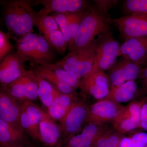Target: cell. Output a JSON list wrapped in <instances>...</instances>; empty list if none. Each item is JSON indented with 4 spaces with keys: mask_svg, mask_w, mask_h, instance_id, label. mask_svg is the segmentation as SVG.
<instances>
[{
    "mask_svg": "<svg viewBox=\"0 0 147 147\" xmlns=\"http://www.w3.org/2000/svg\"><path fill=\"white\" fill-rule=\"evenodd\" d=\"M90 5L74 38L68 48L69 53L86 48L98 38L111 34L110 30L111 18L108 11L116 3L115 1H95Z\"/></svg>",
    "mask_w": 147,
    "mask_h": 147,
    "instance_id": "cell-1",
    "label": "cell"
},
{
    "mask_svg": "<svg viewBox=\"0 0 147 147\" xmlns=\"http://www.w3.org/2000/svg\"><path fill=\"white\" fill-rule=\"evenodd\" d=\"M146 66H147V63H146Z\"/></svg>",
    "mask_w": 147,
    "mask_h": 147,
    "instance_id": "cell-38",
    "label": "cell"
},
{
    "mask_svg": "<svg viewBox=\"0 0 147 147\" xmlns=\"http://www.w3.org/2000/svg\"><path fill=\"white\" fill-rule=\"evenodd\" d=\"M21 104L4 90L0 91V119L13 126L24 130L21 121Z\"/></svg>",
    "mask_w": 147,
    "mask_h": 147,
    "instance_id": "cell-17",
    "label": "cell"
},
{
    "mask_svg": "<svg viewBox=\"0 0 147 147\" xmlns=\"http://www.w3.org/2000/svg\"><path fill=\"white\" fill-rule=\"evenodd\" d=\"M147 145V132L139 131L129 137L124 136L119 147H145Z\"/></svg>",
    "mask_w": 147,
    "mask_h": 147,
    "instance_id": "cell-30",
    "label": "cell"
},
{
    "mask_svg": "<svg viewBox=\"0 0 147 147\" xmlns=\"http://www.w3.org/2000/svg\"><path fill=\"white\" fill-rule=\"evenodd\" d=\"M69 13H58L55 12L51 15L56 20L59 25L60 29L64 37L67 48L71 45L72 42L69 27Z\"/></svg>",
    "mask_w": 147,
    "mask_h": 147,
    "instance_id": "cell-31",
    "label": "cell"
},
{
    "mask_svg": "<svg viewBox=\"0 0 147 147\" xmlns=\"http://www.w3.org/2000/svg\"><path fill=\"white\" fill-rule=\"evenodd\" d=\"M124 107L122 104L108 99L97 101L88 105L86 123L105 124L113 123Z\"/></svg>",
    "mask_w": 147,
    "mask_h": 147,
    "instance_id": "cell-7",
    "label": "cell"
},
{
    "mask_svg": "<svg viewBox=\"0 0 147 147\" xmlns=\"http://www.w3.org/2000/svg\"><path fill=\"white\" fill-rule=\"evenodd\" d=\"M34 5L44 6L37 13L39 15H48L51 12L74 13L83 10L90 5V2L83 0H39L34 1Z\"/></svg>",
    "mask_w": 147,
    "mask_h": 147,
    "instance_id": "cell-15",
    "label": "cell"
},
{
    "mask_svg": "<svg viewBox=\"0 0 147 147\" xmlns=\"http://www.w3.org/2000/svg\"><path fill=\"white\" fill-rule=\"evenodd\" d=\"M43 36L53 50L60 55H64L67 47L64 37L60 30L53 31Z\"/></svg>",
    "mask_w": 147,
    "mask_h": 147,
    "instance_id": "cell-28",
    "label": "cell"
},
{
    "mask_svg": "<svg viewBox=\"0 0 147 147\" xmlns=\"http://www.w3.org/2000/svg\"><path fill=\"white\" fill-rule=\"evenodd\" d=\"M5 24L9 36L19 38L33 32L34 1L31 0H9L1 1Z\"/></svg>",
    "mask_w": 147,
    "mask_h": 147,
    "instance_id": "cell-2",
    "label": "cell"
},
{
    "mask_svg": "<svg viewBox=\"0 0 147 147\" xmlns=\"http://www.w3.org/2000/svg\"><path fill=\"white\" fill-rule=\"evenodd\" d=\"M120 47L119 44L112 36V34L96 40L95 61L91 71L104 72L109 70L119 56Z\"/></svg>",
    "mask_w": 147,
    "mask_h": 147,
    "instance_id": "cell-4",
    "label": "cell"
},
{
    "mask_svg": "<svg viewBox=\"0 0 147 147\" xmlns=\"http://www.w3.org/2000/svg\"><path fill=\"white\" fill-rule=\"evenodd\" d=\"M1 89L21 104L26 101L33 102L38 98V82L36 75L31 70H27L23 76Z\"/></svg>",
    "mask_w": 147,
    "mask_h": 147,
    "instance_id": "cell-5",
    "label": "cell"
},
{
    "mask_svg": "<svg viewBox=\"0 0 147 147\" xmlns=\"http://www.w3.org/2000/svg\"><path fill=\"white\" fill-rule=\"evenodd\" d=\"M139 87L135 81H128L111 89L109 94L104 99L121 104L134 99L139 94Z\"/></svg>",
    "mask_w": 147,
    "mask_h": 147,
    "instance_id": "cell-21",
    "label": "cell"
},
{
    "mask_svg": "<svg viewBox=\"0 0 147 147\" xmlns=\"http://www.w3.org/2000/svg\"><path fill=\"white\" fill-rule=\"evenodd\" d=\"M145 98L131 101L125 106L121 113L112 123L114 129L125 134L140 128L141 110Z\"/></svg>",
    "mask_w": 147,
    "mask_h": 147,
    "instance_id": "cell-12",
    "label": "cell"
},
{
    "mask_svg": "<svg viewBox=\"0 0 147 147\" xmlns=\"http://www.w3.org/2000/svg\"><path fill=\"white\" fill-rule=\"evenodd\" d=\"M145 147H147V145H146V146Z\"/></svg>",
    "mask_w": 147,
    "mask_h": 147,
    "instance_id": "cell-39",
    "label": "cell"
},
{
    "mask_svg": "<svg viewBox=\"0 0 147 147\" xmlns=\"http://www.w3.org/2000/svg\"><path fill=\"white\" fill-rule=\"evenodd\" d=\"M13 48L7 33L0 31V61L6 55L11 53Z\"/></svg>",
    "mask_w": 147,
    "mask_h": 147,
    "instance_id": "cell-34",
    "label": "cell"
},
{
    "mask_svg": "<svg viewBox=\"0 0 147 147\" xmlns=\"http://www.w3.org/2000/svg\"><path fill=\"white\" fill-rule=\"evenodd\" d=\"M125 134L115 129H108L95 142L92 147H119Z\"/></svg>",
    "mask_w": 147,
    "mask_h": 147,
    "instance_id": "cell-27",
    "label": "cell"
},
{
    "mask_svg": "<svg viewBox=\"0 0 147 147\" xmlns=\"http://www.w3.org/2000/svg\"><path fill=\"white\" fill-rule=\"evenodd\" d=\"M108 129L105 124L88 123L77 134L63 140L58 147H92Z\"/></svg>",
    "mask_w": 147,
    "mask_h": 147,
    "instance_id": "cell-14",
    "label": "cell"
},
{
    "mask_svg": "<svg viewBox=\"0 0 147 147\" xmlns=\"http://www.w3.org/2000/svg\"><path fill=\"white\" fill-rule=\"evenodd\" d=\"M26 132L0 119V147H24L30 144Z\"/></svg>",
    "mask_w": 147,
    "mask_h": 147,
    "instance_id": "cell-18",
    "label": "cell"
},
{
    "mask_svg": "<svg viewBox=\"0 0 147 147\" xmlns=\"http://www.w3.org/2000/svg\"><path fill=\"white\" fill-rule=\"evenodd\" d=\"M85 100L78 99L59 124L62 131L61 142L82 130L83 125L86 123L88 107Z\"/></svg>",
    "mask_w": 147,
    "mask_h": 147,
    "instance_id": "cell-9",
    "label": "cell"
},
{
    "mask_svg": "<svg viewBox=\"0 0 147 147\" xmlns=\"http://www.w3.org/2000/svg\"><path fill=\"white\" fill-rule=\"evenodd\" d=\"M31 70L47 81L61 94L77 95L76 90L58 79L50 69L41 65L31 67Z\"/></svg>",
    "mask_w": 147,
    "mask_h": 147,
    "instance_id": "cell-23",
    "label": "cell"
},
{
    "mask_svg": "<svg viewBox=\"0 0 147 147\" xmlns=\"http://www.w3.org/2000/svg\"><path fill=\"white\" fill-rule=\"evenodd\" d=\"M125 40L147 37V14L135 13L110 20Z\"/></svg>",
    "mask_w": 147,
    "mask_h": 147,
    "instance_id": "cell-8",
    "label": "cell"
},
{
    "mask_svg": "<svg viewBox=\"0 0 147 147\" xmlns=\"http://www.w3.org/2000/svg\"><path fill=\"white\" fill-rule=\"evenodd\" d=\"M37 45L36 55L33 66L53 64L55 59V55L53 49L50 47L43 35H37Z\"/></svg>",
    "mask_w": 147,
    "mask_h": 147,
    "instance_id": "cell-24",
    "label": "cell"
},
{
    "mask_svg": "<svg viewBox=\"0 0 147 147\" xmlns=\"http://www.w3.org/2000/svg\"><path fill=\"white\" fill-rule=\"evenodd\" d=\"M119 56L143 65L147 62V37H133L125 40L120 47Z\"/></svg>",
    "mask_w": 147,
    "mask_h": 147,
    "instance_id": "cell-16",
    "label": "cell"
},
{
    "mask_svg": "<svg viewBox=\"0 0 147 147\" xmlns=\"http://www.w3.org/2000/svg\"><path fill=\"white\" fill-rule=\"evenodd\" d=\"M140 128L147 132V97L145 98L141 110Z\"/></svg>",
    "mask_w": 147,
    "mask_h": 147,
    "instance_id": "cell-35",
    "label": "cell"
},
{
    "mask_svg": "<svg viewBox=\"0 0 147 147\" xmlns=\"http://www.w3.org/2000/svg\"><path fill=\"white\" fill-rule=\"evenodd\" d=\"M35 74L38 82V98L43 106L48 109L55 98L60 93L45 79L37 74Z\"/></svg>",
    "mask_w": 147,
    "mask_h": 147,
    "instance_id": "cell-25",
    "label": "cell"
},
{
    "mask_svg": "<svg viewBox=\"0 0 147 147\" xmlns=\"http://www.w3.org/2000/svg\"><path fill=\"white\" fill-rule=\"evenodd\" d=\"M37 35L30 32L19 38H11L16 42V52L30 62L31 66H33L35 59Z\"/></svg>",
    "mask_w": 147,
    "mask_h": 147,
    "instance_id": "cell-22",
    "label": "cell"
},
{
    "mask_svg": "<svg viewBox=\"0 0 147 147\" xmlns=\"http://www.w3.org/2000/svg\"><path fill=\"white\" fill-rule=\"evenodd\" d=\"M78 99V95L59 94L47 109V113L54 120L60 123Z\"/></svg>",
    "mask_w": 147,
    "mask_h": 147,
    "instance_id": "cell-20",
    "label": "cell"
},
{
    "mask_svg": "<svg viewBox=\"0 0 147 147\" xmlns=\"http://www.w3.org/2000/svg\"><path fill=\"white\" fill-rule=\"evenodd\" d=\"M42 66L50 69L58 79L68 84L74 89L76 90L79 88L81 79L72 76L63 69L55 65L54 63Z\"/></svg>",
    "mask_w": 147,
    "mask_h": 147,
    "instance_id": "cell-29",
    "label": "cell"
},
{
    "mask_svg": "<svg viewBox=\"0 0 147 147\" xmlns=\"http://www.w3.org/2000/svg\"><path fill=\"white\" fill-rule=\"evenodd\" d=\"M124 11L127 15L147 14V0H125L123 4Z\"/></svg>",
    "mask_w": 147,
    "mask_h": 147,
    "instance_id": "cell-32",
    "label": "cell"
},
{
    "mask_svg": "<svg viewBox=\"0 0 147 147\" xmlns=\"http://www.w3.org/2000/svg\"><path fill=\"white\" fill-rule=\"evenodd\" d=\"M79 88L83 98L92 97L98 101L108 96L111 83L108 74L103 71H92L81 80Z\"/></svg>",
    "mask_w": 147,
    "mask_h": 147,
    "instance_id": "cell-6",
    "label": "cell"
},
{
    "mask_svg": "<svg viewBox=\"0 0 147 147\" xmlns=\"http://www.w3.org/2000/svg\"><path fill=\"white\" fill-rule=\"evenodd\" d=\"M27 61L16 51L11 52L3 59L0 63L1 89L5 88L26 72L25 63Z\"/></svg>",
    "mask_w": 147,
    "mask_h": 147,
    "instance_id": "cell-10",
    "label": "cell"
},
{
    "mask_svg": "<svg viewBox=\"0 0 147 147\" xmlns=\"http://www.w3.org/2000/svg\"><path fill=\"white\" fill-rule=\"evenodd\" d=\"M24 147H38L37 145L34 144H32L31 143L30 144H29L27 146H25Z\"/></svg>",
    "mask_w": 147,
    "mask_h": 147,
    "instance_id": "cell-37",
    "label": "cell"
},
{
    "mask_svg": "<svg viewBox=\"0 0 147 147\" xmlns=\"http://www.w3.org/2000/svg\"><path fill=\"white\" fill-rule=\"evenodd\" d=\"M45 112L33 102H24L21 105V125L34 141L41 142L39 126Z\"/></svg>",
    "mask_w": 147,
    "mask_h": 147,
    "instance_id": "cell-13",
    "label": "cell"
},
{
    "mask_svg": "<svg viewBox=\"0 0 147 147\" xmlns=\"http://www.w3.org/2000/svg\"><path fill=\"white\" fill-rule=\"evenodd\" d=\"M34 25L38 30L40 34L43 35L53 31L60 30L53 16L51 15H38L36 11L34 14Z\"/></svg>",
    "mask_w": 147,
    "mask_h": 147,
    "instance_id": "cell-26",
    "label": "cell"
},
{
    "mask_svg": "<svg viewBox=\"0 0 147 147\" xmlns=\"http://www.w3.org/2000/svg\"><path fill=\"white\" fill-rule=\"evenodd\" d=\"M87 8L77 12L69 13V27L72 42L79 29L82 19L86 13Z\"/></svg>",
    "mask_w": 147,
    "mask_h": 147,
    "instance_id": "cell-33",
    "label": "cell"
},
{
    "mask_svg": "<svg viewBox=\"0 0 147 147\" xmlns=\"http://www.w3.org/2000/svg\"><path fill=\"white\" fill-rule=\"evenodd\" d=\"M96 40L88 47L69 53L54 64L74 77L83 79L90 73L94 65Z\"/></svg>",
    "mask_w": 147,
    "mask_h": 147,
    "instance_id": "cell-3",
    "label": "cell"
},
{
    "mask_svg": "<svg viewBox=\"0 0 147 147\" xmlns=\"http://www.w3.org/2000/svg\"><path fill=\"white\" fill-rule=\"evenodd\" d=\"M142 66L123 57L116 61L109 70L108 76L111 83V89L128 82L135 81L142 76Z\"/></svg>",
    "mask_w": 147,
    "mask_h": 147,
    "instance_id": "cell-11",
    "label": "cell"
},
{
    "mask_svg": "<svg viewBox=\"0 0 147 147\" xmlns=\"http://www.w3.org/2000/svg\"><path fill=\"white\" fill-rule=\"evenodd\" d=\"M141 77L143 79L145 86L147 88V66L143 69Z\"/></svg>",
    "mask_w": 147,
    "mask_h": 147,
    "instance_id": "cell-36",
    "label": "cell"
},
{
    "mask_svg": "<svg viewBox=\"0 0 147 147\" xmlns=\"http://www.w3.org/2000/svg\"><path fill=\"white\" fill-rule=\"evenodd\" d=\"M41 142L47 147H57L61 141L62 131L59 124L45 113L39 126Z\"/></svg>",
    "mask_w": 147,
    "mask_h": 147,
    "instance_id": "cell-19",
    "label": "cell"
}]
</instances>
